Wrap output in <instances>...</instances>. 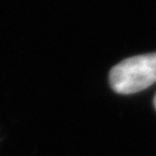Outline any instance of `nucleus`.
<instances>
[{
  "label": "nucleus",
  "mask_w": 156,
  "mask_h": 156,
  "mask_svg": "<svg viewBox=\"0 0 156 156\" xmlns=\"http://www.w3.org/2000/svg\"><path fill=\"white\" fill-rule=\"evenodd\" d=\"M110 84L116 93H139L156 82V52L131 57L112 67Z\"/></svg>",
  "instance_id": "1"
},
{
  "label": "nucleus",
  "mask_w": 156,
  "mask_h": 156,
  "mask_svg": "<svg viewBox=\"0 0 156 156\" xmlns=\"http://www.w3.org/2000/svg\"><path fill=\"white\" fill-rule=\"evenodd\" d=\"M154 106H155V109H156V95H155V97H154Z\"/></svg>",
  "instance_id": "2"
}]
</instances>
